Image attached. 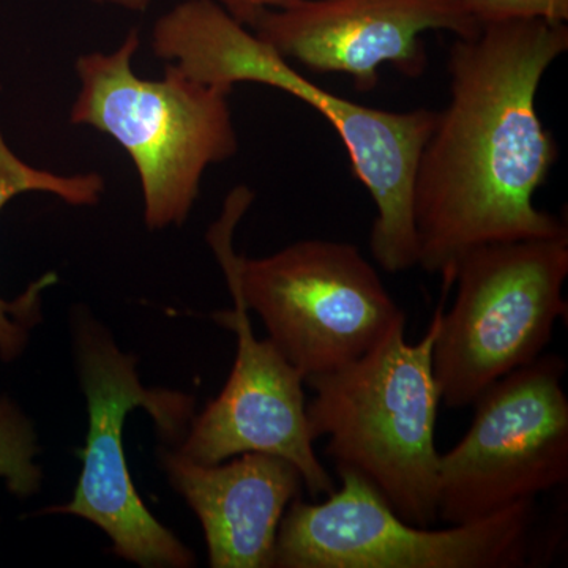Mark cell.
Masks as SVG:
<instances>
[{
    "label": "cell",
    "mask_w": 568,
    "mask_h": 568,
    "mask_svg": "<svg viewBox=\"0 0 568 568\" xmlns=\"http://www.w3.org/2000/svg\"><path fill=\"white\" fill-rule=\"evenodd\" d=\"M568 50L566 22H495L448 51L450 100L418 156L413 186L418 267L454 284L477 246L568 235L534 204L558 160L537 112L545 73Z\"/></svg>",
    "instance_id": "obj_1"
},
{
    "label": "cell",
    "mask_w": 568,
    "mask_h": 568,
    "mask_svg": "<svg viewBox=\"0 0 568 568\" xmlns=\"http://www.w3.org/2000/svg\"><path fill=\"white\" fill-rule=\"evenodd\" d=\"M151 50L194 80L231 93L254 82L315 108L345 144L351 166L377 209L369 252L387 274L418 265L413 211L414 175L437 111L394 112L364 106L325 91L283 59L215 0H182L153 24Z\"/></svg>",
    "instance_id": "obj_2"
},
{
    "label": "cell",
    "mask_w": 568,
    "mask_h": 568,
    "mask_svg": "<svg viewBox=\"0 0 568 568\" xmlns=\"http://www.w3.org/2000/svg\"><path fill=\"white\" fill-rule=\"evenodd\" d=\"M444 301L420 342H406L398 325L369 353L325 375L308 377L310 435L327 437L336 469L364 477L410 525L439 521L436 424L440 392L433 373V343Z\"/></svg>",
    "instance_id": "obj_3"
},
{
    "label": "cell",
    "mask_w": 568,
    "mask_h": 568,
    "mask_svg": "<svg viewBox=\"0 0 568 568\" xmlns=\"http://www.w3.org/2000/svg\"><path fill=\"white\" fill-rule=\"evenodd\" d=\"M138 29L110 52L78 55L71 125L112 138L140 178L142 215L151 231L181 227L200 197L205 171L239 152L231 93L194 80L174 63L163 77H138Z\"/></svg>",
    "instance_id": "obj_4"
},
{
    "label": "cell",
    "mask_w": 568,
    "mask_h": 568,
    "mask_svg": "<svg viewBox=\"0 0 568 568\" xmlns=\"http://www.w3.org/2000/svg\"><path fill=\"white\" fill-rule=\"evenodd\" d=\"M253 200L248 186L227 194L209 244L267 338L305 381L364 357L406 324L375 265L353 244L308 239L268 256H237L235 226Z\"/></svg>",
    "instance_id": "obj_5"
},
{
    "label": "cell",
    "mask_w": 568,
    "mask_h": 568,
    "mask_svg": "<svg viewBox=\"0 0 568 568\" xmlns=\"http://www.w3.org/2000/svg\"><path fill=\"white\" fill-rule=\"evenodd\" d=\"M69 331L74 369L88 406V436L70 503L41 514L85 519L106 534L118 558L134 566H196L192 549L145 507L123 452V425L136 407L152 418L163 446L178 447L196 416V398L174 388L145 387L136 355L122 351L108 325L88 306L71 308Z\"/></svg>",
    "instance_id": "obj_6"
},
{
    "label": "cell",
    "mask_w": 568,
    "mask_h": 568,
    "mask_svg": "<svg viewBox=\"0 0 568 568\" xmlns=\"http://www.w3.org/2000/svg\"><path fill=\"white\" fill-rule=\"evenodd\" d=\"M568 235L469 250L455 265L454 304L440 316L433 373L448 409L544 354L567 316Z\"/></svg>",
    "instance_id": "obj_7"
},
{
    "label": "cell",
    "mask_w": 568,
    "mask_h": 568,
    "mask_svg": "<svg viewBox=\"0 0 568 568\" xmlns=\"http://www.w3.org/2000/svg\"><path fill=\"white\" fill-rule=\"evenodd\" d=\"M336 473L339 487L323 503L297 497L287 507L274 568H519L536 560V499L433 529L399 518L353 470Z\"/></svg>",
    "instance_id": "obj_8"
},
{
    "label": "cell",
    "mask_w": 568,
    "mask_h": 568,
    "mask_svg": "<svg viewBox=\"0 0 568 568\" xmlns=\"http://www.w3.org/2000/svg\"><path fill=\"white\" fill-rule=\"evenodd\" d=\"M566 372L560 355L541 354L478 396L465 437L439 458L440 521L491 517L567 485Z\"/></svg>",
    "instance_id": "obj_9"
},
{
    "label": "cell",
    "mask_w": 568,
    "mask_h": 568,
    "mask_svg": "<svg viewBox=\"0 0 568 568\" xmlns=\"http://www.w3.org/2000/svg\"><path fill=\"white\" fill-rule=\"evenodd\" d=\"M234 308L213 315L237 336L233 369L223 390L193 417L183 457L203 465L263 452L297 467L313 499L334 491L335 481L317 458L306 418L305 379L268 338L254 335L250 310L226 278Z\"/></svg>",
    "instance_id": "obj_10"
},
{
    "label": "cell",
    "mask_w": 568,
    "mask_h": 568,
    "mask_svg": "<svg viewBox=\"0 0 568 568\" xmlns=\"http://www.w3.org/2000/svg\"><path fill=\"white\" fill-rule=\"evenodd\" d=\"M480 29L459 0H301L265 11L252 31L287 62L347 74L369 92L384 65L413 80L424 74L425 32L470 37Z\"/></svg>",
    "instance_id": "obj_11"
},
{
    "label": "cell",
    "mask_w": 568,
    "mask_h": 568,
    "mask_svg": "<svg viewBox=\"0 0 568 568\" xmlns=\"http://www.w3.org/2000/svg\"><path fill=\"white\" fill-rule=\"evenodd\" d=\"M156 459L168 484L200 519L209 566L274 568L280 525L305 487L293 463L246 452L203 465L163 444Z\"/></svg>",
    "instance_id": "obj_12"
},
{
    "label": "cell",
    "mask_w": 568,
    "mask_h": 568,
    "mask_svg": "<svg viewBox=\"0 0 568 568\" xmlns=\"http://www.w3.org/2000/svg\"><path fill=\"white\" fill-rule=\"evenodd\" d=\"M104 190L106 182L99 173L59 174L26 163L10 148L0 126V211L26 193H48L73 207H95ZM55 283L58 274L50 272L33 282L17 301L0 297V361L13 362L24 353L33 328L43 320V293Z\"/></svg>",
    "instance_id": "obj_13"
},
{
    "label": "cell",
    "mask_w": 568,
    "mask_h": 568,
    "mask_svg": "<svg viewBox=\"0 0 568 568\" xmlns=\"http://www.w3.org/2000/svg\"><path fill=\"white\" fill-rule=\"evenodd\" d=\"M40 452L31 417L10 396L0 395V480L18 499H29L43 487Z\"/></svg>",
    "instance_id": "obj_14"
},
{
    "label": "cell",
    "mask_w": 568,
    "mask_h": 568,
    "mask_svg": "<svg viewBox=\"0 0 568 568\" xmlns=\"http://www.w3.org/2000/svg\"><path fill=\"white\" fill-rule=\"evenodd\" d=\"M478 26L495 22L544 20L567 22L568 0H459Z\"/></svg>",
    "instance_id": "obj_15"
},
{
    "label": "cell",
    "mask_w": 568,
    "mask_h": 568,
    "mask_svg": "<svg viewBox=\"0 0 568 568\" xmlns=\"http://www.w3.org/2000/svg\"><path fill=\"white\" fill-rule=\"evenodd\" d=\"M235 21L252 29L261 14L268 10L284 9L301 0H215Z\"/></svg>",
    "instance_id": "obj_16"
},
{
    "label": "cell",
    "mask_w": 568,
    "mask_h": 568,
    "mask_svg": "<svg viewBox=\"0 0 568 568\" xmlns=\"http://www.w3.org/2000/svg\"><path fill=\"white\" fill-rule=\"evenodd\" d=\"M97 6L115 7L125 11H133V13H144L151 9L153 0H91Z\"/></svg>",
    "instance_id": "obj_17"
}]
</instances>
